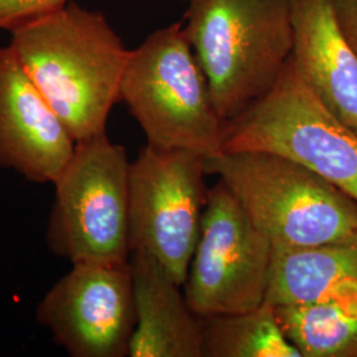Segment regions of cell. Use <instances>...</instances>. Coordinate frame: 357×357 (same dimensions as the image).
<instances>
[{"mask_svg": "<svg viewBox=\"0 0 357 357\" xmlns=\"http://www.w3.org/2000/svg\"><path fill=\"white\" fill-rule=\"evenodd\" d=\"M8 47L76 143L106 132L130 51L102 13L68 3L15 28Z\"/></svg>", "mask_w": 357, "mask_h": 357, "instance_id": "1", "label": "cell"}, {"mask_svg": "<svg viewBox=\"0 0 357 357\" xmlns=\"http://www.w3.org/2000/svg\"><path fill=\"white\" fill-rule=\"evenodd\" d=\"M188 1L185 35L229 122L275 85L291 57V0Z\"/></svg>", "mask_w": 357, "mask_h": 357, "instance_id": "2", "label": "cell"}, {"mask_svg": "<svg viewBox=\"0 0 357 357\" xmlns=\"http://www.w3.org/2000/svg\"><path fill=\"white\" fill-rule=\"evenodd\" d=\"M274 249L357 241V203L330 181L278 153H224L205 159Z\"/></svg>", "mask_w": 357, "mask_h": 357, "instance_id": "3", "label": "cell"}, {"mask_svg": "<svg viewBox=\"0 0 357 357\" xmlns=\"http://www.w3.org/2000/svg\"><path fill=\"white\" fill-rule=\"evenodd\" d=\"M119 98L147 143L205 159L224 153L228 122L217 110L183 23L155 31L130 51Z\"/></svg>", "mask_w": 357, "mask_h": 357, "instance_id": "4", "label": "cell"}, {"mask_svg": "<svg viewBox=\"0 0 357 357\" xmlns=\"http://www.w3.org/2000/svg\"><path fill=\"white\" fill-rule=\"evenodd\" d=\"M236 151L289 158L357 203V132L320 102L291 57L275 85L228 122L224 153Z\"/></svg>", "mask_w": 357, "mask_h": 357, "instance_id": "5", "label": "cell"}, {"mask_svg": "<svg viewBox=\"0 0 357 357\" xmlns=\"http://www.w3.org/2000/svg\"><path fill=\"white\" fill-rule=\"evenodd\" d=\"M126 150L107 132L77 142L75 153L53 184L47 243L52 252L75 264H125L128 243Z\"/></svg>", "mask_w": 357, "mask_h": 357, "instance_id": "6", "label": "cell"}, {"mask_svg": "<svg viewBox=\"0 0 357 357\" xmlns=\"http://www.w3.org/2000/svg\"><path fill=\"white\" fill-rule=\"evenodd\" d=\"M205 158L147 143L128 174V243L184 284L199 241L209 190Z\"/></svg>", "mask_w": 357, "mask_h": 357, "instance_id": "7", "label": "cell"}, {"mask_svg": "<svg viewBox=\"0 0 357 357\" xmlns=\"http://www.w3.org/2000/svg\"><path fill=\"white\" fill-rule=\"evenodd\" d=\"M273 245L224 181L208 192L184 295L200 318L261 306L268 294Z\"/></svg>", "mask_w": 357, "mask_h": 357, "instance_id": "8", "label": "cell"}, {"mask_svg": "<svg viewBox=\"0 0 357 357\" xmlns=\"http://www.w3.org/2000/svg\"><path fill=\"white\" fill-rule=\"evenodd\" d=\"M36 319L69 356H128L137 323L130 261L75 264L43 296Z\"/></svg>", "mask_w": 357, "mask_h": 357, "instance_id": "9", "label": "cell"}, {"mask_svg": "<svg viewBox=\"0 0 357 357\" xmlns=\"http://www.w3.org/2000/svg\"><path fill=\"white\" fill-rule=\"evenodd\" d=\"M76 149L10 47H0V167L38 184L60 178Z\"/></svg>", "mask_w": 357, "mask_h": 357, "instance_id": "10", "label": "cell"}, {"mask_svg": "<svg viewBox=\"0 0 357 357\" xmlns=\"http://www.w3.org/2000/svg\"><path fill=\"white\" fill-rule=\"evenodd\" d=\"M291 13L295 69L320 102L357 132V54L333 0H291Z\"/></svg>", "mask_w": 357, "mask_h": 357, "instance_id": "11", "label": "cell"}, {"mask_svg": "<svg viewBox=\"0 0 357 357\" xmlns=\"http://www.w3.org/2000/svg\"><path fill=\"white\" fill-rule=\"evenodd\" d=\"M137 323L130 357H204V319L153 255H130Z\"/></svg>", "mask_w": 357, "mask_h": 357, "instance_id": "12", "label": "cell"}, {"mask_svg": "<svg viewBox=\"0 0 357 357\" xmlns=\"http://www.w3.org/2000/svg\"><path fill=\"white\" fill-rule=\"evenodd\" d=\"M357 299V241L274 249L266 302L306 306Z\"/></svg>", "mask_w": 357, "mask_h": 357, "instance_id": "13", "label": "cell"}, {"mask_svg": "<svg viewBox=\"0 0 357 357\" xmlns=\"http://www.w3.org/2000/svg\"><path fill=\"white\" fill-rule=\"evenodd\" d=\"M274 308L302 357H357V299Z\"/></svg>", "mask_w": 357, "mask_h": 357, "instance_id": "14", "label": "cell"}, {"mask_svg": "<svg viewBox=\"0 0 357 357\" xmlns=\"http://www.w3.org/2000/svg\"><path fill=\"white\" fill-rule=\"evenodd\" d=\"M204 319V357H302L273 305Z\"/></svg>", "mask_w": 357, "mask_h": 357, "instance_id": "15", "label": "cell"}, {"mask_svg": "<svg viewBox=\"0 0 357 357\" xmlns=\"http://www.w3.org/2000/svg\"><path fill=\"white\" fill-rule=\"evenodd\" d=\"M66 4L68 0H0V29L11 32Z\"/></svg>", "mask_w": 357, "mask_h": 357, "instance_id": "16", "label": "cell"}, {"mask_svg": "<svg viewBox=\"0 0 357 357\" xmlns=\"http://www.w3.org/2000/svg\"><path fill=\"white\" fill-rule=\"evenodd\" d=\"M333 6L345 38L357 54V0H333Z\"/></svg>", "mask_w": 357, "mask_h": 357, "instance_id": "17", "label": "cell"}]
</instances>
